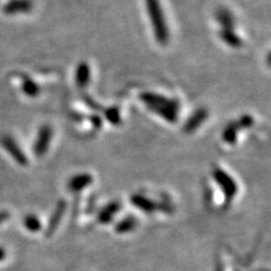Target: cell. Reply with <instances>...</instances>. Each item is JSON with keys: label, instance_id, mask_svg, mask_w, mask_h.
<instances>
[{"label": "cell", "instance_id": "6da1fadb", "mask_svg": "<svg viewBox=\"0 0 271 271\" xmlns=\"http://www.w3.org/2000/svg\"><path fill=\"white\" fill-rule=\"evenodd\" d=\"M140 100L164 120L171 123L177 122L179 113V103L177 101L155 93H143L140 95Z\"/></svg>", "mask_w": 271, "mask_h": 271}, {"label": "cell", "instance_id": "7a4b0ae2", "mask_svg": "<svg viewBox=\"0 0 271 271\" xmlns=\"http://www.w3.org/2000/svg\"><path fill=\"white\" fill-rule=\"evenodd\" d=\"M146 6L156 40L161 44H166L170 39V32L161 7V2H159V0H146Z\"/></svg>", "mask_w": 271, "mask_h": 271}, {"label": "cell", "instance_id": "3957f363", "mask_svg": "<svg viewBox=\"0 0 271 271\" xmlns=\"http://www.w3.org/2000/svg\"><path fill=\"white\" fill-rule=\"evenodd\" d=\"M212 178L213 180L216 181L217 184H218L221 192H223L225 202H226V204H231L239 192L238 183L235 182L234 179H233L227 172L221 170L220 167H215V169H213Z\"/></svg>", "mask_w": 271, "mask_h": 271}, {"label": "cell", "instance_id": "277c9868", "mask_svg": "<svg viewBox=\"0 0 271 271\" xmlns=\"http://www.w3.org/2000/svg\"><path fill=\"white\" fill-rule=\"evenodd\" d=\"M52 129L50 125H43L40 129L39 135H37V139L35 140V144L33 146V151L34 155L36 157H42L47 154V151L50 147L51 139H52Z\"/></svg>", "mask_w": 271, "mask_h": 271}, {"label": "cell", "instance_id": "5b68a950", "mask_svg": "<svg viewBox=\"0 0 271 271\" xmlns=\"http://www.w3.org/2000/svg\"><path fill=\"white\" fill-rule=\"evenodd\" d=\"M1 145L5 150L8 151V154L15 159V162L20 164L22 166H28L29 165V159L26 157L24 152L20 148V146L16 144L11 137L5 136L1 138Z\"/></svg>", "mask_w": 271, "mask_h": 271}, {"label": "cell", "instance_id": "8992f818", "mask_svg": "<svg viewBox=\"0 0 271 271\" xmlns=\"http://www.w3.org/2000/svg\"><path fill=\"white\" fill-rule=\"evenodd\" d=\"M67 211V202L64 200H60L58 204H57L55 211L51 215V218L49 220L47 231H45V238H51V236L55 234L56 231L58 230V226L62 220V217L64 212Z\"/></svg>", "mask_w": 271, "mask_h": 271}, {"label": "cell", "instance_id": "52a82bcc", "mask_svg": "<svg viewBox=\"0 0 271 271\" xmlns=\"http://www.w3.org/2000/svg\"><path fill=\"white\" fill-rule=\"evenodd\" d=\"M130 201L135 207H137L139 211L146 213L159 211V202L151 200L148 197L143 196V194H139V193L132 194L130 198Z\"/></svg>", "mask_w": 271, "mask_h": 271}, {"label": "cell", "instance_id": "ba28073f", "mask_svg": "<svg viewBox=\"0 0 271 271\" xmlns=\"http://www.w3.org/2000/svg\"><path fill=\"white\" fill-rule=\"evenodd\" d=\"M121 202L119 201H111L110 204L104 206L101 209V211L97 215V221L103 225L109 224L113 220L114 216L120 211Z\"/></svg>", "mask_w": 271, "mask_h": 271}, {"label": "cell", "instance_id": "9c48e42d", "mask_svg": "<svg viewBox=\"0 0 271 271\" xmlns=\"http://www.w3.org/2000/svg\"><path fill=\"white\" fill-rule=\"evenodd\" d=\"M93 183V177L89 173H81L72 177L68 182V189L71 192H81Z\"/></svg>", "mask_w": 271, "mask_h": 271}, {"label": "cell", "instance_id": "30bf717a", "mask_svg": "<svg viewBox=\"0 0 271 271\" xmlns=\"http://www.w3.org/2000/svg\"><path fill=\"white\" fill-rule=\"evenodd\" d=\"M208 111L206 109H198L192 116H191L188 121L184 124V130L186 132H193L196 131L204 122L207 120Z\"/></svg>", "mask_w": 271, "mask_h": 271}, {"label": "cell", "instance_id": "8fae6325", "mask_svg": "<svg viewBox=\"0 0 271 271\" xmlns=\"http://www.w3.org/2000/svg\"><path fill=\"white\" fill-rule=\"evenodd\" d=\"M32 8V2L30 0H11L3 7V11L6 14L26 13Z\"/></svg>", "mask_w": 271, "mask_h": 271}, {"label": "cell", "instance_id": "7c38bea8", "mask_svg": "<svg viewBox=\"0 0 271 271\" xmlns=\"http://www.w3.org/2000/svg\"><path fill=\"white\" fill-rule=\"evenodd\" d=\"M137 225H138V220H137L136 217L130 215L120 220L119 223L116 225V227H114V231H116L118 234H127V233H130L135 230Z\"/></svg>", "mask_w": 271, "mask_h": 271}, {"label": "cell", "instance_id": "4fadbf2b", "mask_svg": "<svg viewBox=\"0 0 271 271\" xmlns=\"http://www.w3.org/2000/svg\"><path fill=\"white\" fill-rule=\"evenodd\" d=\"M90 78V68L86 62H81L76 69V83L79 87H85Z\"/></svg>", "mask_w": 271, "mask_h": 271}, {"label": "cell", "instance_id": "5bb4252c", "mask_svg": "<svg viewBox=\"0 0 271 271\" xmlns=\"http://www.w3.org/2000/svg\"><path fill=\"white\" fill-rule=\"evenodd\" d=\"M240 130H241V129H240L238 122H231L230 124L225 127L223 133H221V138H223L225 143L230 145L235 144L236 140H238V133Z\"/></svg>", "mask_w": 271, "mask_h": 271}, {"label": "cell", "instance_id": "9a60e30c", "mask_svg": "<svg viewBox=\"0 0 271 271\" xmlns=\"http://www.w3.org/2000/svg\"><path fill=\"white\" fill-rule=\"evenodd\" d=\"M219 35L220 39L223 40L225 43L230 45L231 48L239 49L242 47V40L240 39V36L233 30H221Z\"/></svg>", "mask_w": 271, "mask_h": 271}, {"label": "cell", "instance_id": "2e32d148", "mask_svg": "<svg viewBox=\"0 0 271 271\" xmlns=\"http://www.w3.org/2000/svg\"><path fill=\"white\" fill-rule=\"evenodd\" d=\"M217 21L223 26V30H233L234 26V20H233L232 14L227 9L221 8L217 11Z\"/></svg>", "mask_w": 271, "mask_h": 271}, {"label": "cell", "instance_id": "e0dca14e", "mask_svg": "<svg viewBox=\"0 0 271 271\" xmlns=\"http://www.w3.org/2000/svg\"><path fill=\"white\" fill-rule=\"evenodd\" d=\"M24 226L28 231L32 233L40 232L42 230V224L35 215H28L24 218Z\"/></svg>", "mask_w": 271, "mask_h": 271}, {"label": "cell", "instance_id": "ac0fdd59", "mask_svg": "<svg viewBox=\"0 0 271 271\" xmlns=\"http://www.w3.org/2000/svg\"><path fill=\"white\" fill-rule=\"evenodd\" d=\"M23 91H24L28 96L34 97V96H36V95H39L40 87L37 84L34 83L32 79H30L29 77L28 78L25 77L24 82H23Z\"/></svg>", "mask_w": 271, "mask_h": 271}, {"label": "cell", "instance_id": "d6986e66", "mask_svg": "<svg viewBox=\"0 0 271 271\" xmlns=\"http://www.w3.org/2000/svg\"><path fill=\"white\" fill-rule=\"evenodd\" d=\"M105 118L106 120L111 122L112 124H119L121 122V117L119 113V110L116 108H111L105 112Z\"/></svg>", "mask_w": 271, "mask_h": 271}, {"label": "cell", "instance_id": "ffe728a7", "mask_svg": "<svg viewBox=\"0 0 271 271\" xmlns=\"http://www.w3.org/2000/svg\"><path fill=\"white\" fill-rule=\"evenodd\" d=\"M236 122H238L240 129H247V128H251L252 125H253L254 120H253V118L250 116H243L241 119Z\"/></svg>", "mask_w": 271, "mask_h": 271}, {"label": "cell", "instance_id": "44dd1931", "mask_svg": "<svg viewBox=\"0 0 271 271\" xmlns=\"http://www.w3.org/2000/svg\"><path fill=\"white\" fill-rule=\"evenodd\" d=\"M10 213L8 211H0V224L5 223L7 219H9Z\"/></svg>", "mask_w": 271, "mask_h": 271}, {"label": "cell", "instance_id": "7402d4cb", "mask_svg": "<svg viewBox=\"0 0 271 271\" xmlns=\"http://www.w3.org/2000/svg\"><path fill=\"white\" fill-rule=\"evenodd\" d=\"M5 258H6V252H5V250L0 247V261L3 260Z\"/></svg>", "mask_w": 271, "mask_h": 271}, {"label": "cell", "instance_id": "603a6c76", "mask_svg": "<svg viewBox=\"0 0 271 271\" xmlns=\"http://www.w3.org/2000/svg\"><path fill=\"white\" fill-rule=\"evenodd\" d=\"M215 271H224V268H223V266H221V263L218 262V263H216V267H215Z\"/></svg>", "mask_w": 271, "mask_h": 271}]
</instances>
